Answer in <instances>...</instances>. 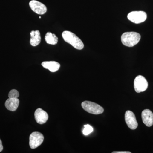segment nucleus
<instances>
[{"label": "nucleus", "instance_id": "2eb2a0df", "mask_svg": "<svg viewBox=\"0 0 153 153\" xmlns=\"http://www.w3.org/2000/svg\"><path fill=\"white\" fill-rule=\"evenodd\" d=\"M84 126V128L82 131V133H83V134L85 135H88L93 131V128L89 125H85Z\"/></svg>", "mask_w": 153, "mask_h": 153}, {"label": "nucleus", "instance_id": "ddd939ff", "mask_svg": "<svg viewBox=\"0 0 153 153\" xmlns=\"http://www.w3.org/2000/svg\"><path fill=\"white\" fill-rule=\"evenodd\" d=\"M31 36L30 43L31 45L33 47H36L40 44L41 41V34L39 30L36 31L33 30L30 33Z\"/></svg>", "mask_w": 153, "mask_h": 153}, {"label": "nucleus", "instance_id": "6e6552de", "mask_svg": "<svg viewBox=\"0 0 153 153\" xmlns=\"http://www.w3.org/2000/svg\"><path fill=\"white\" fill-rule=\"evenodd\" d=\"M125 118L126 123L130 128L134 130L137 128V122L133 112L131 111H127L125 115Z\"/></svg>", "mask_w": 153, "mask_h": 153}, {"label": "nucleus", "instance_id": "4468645a", "mask_svg": "<svg viewBox=\"0 0 153 153\" xmlns=\"http://www.w3.org/2000/svg\"><path fill=\"white\" fill-rule=\"evenodd\" d=\"M45 41L48 44L55 45L58 42V38L54 34L48 32L45 37Z\"/></svg>", "mask_w": 153, "mask_h": 153}, {"label": "nucleus", "instance_id": "0eeeda50", "mask_svg": "<svg viewBox=\"0 0 153 153\" xmlns=\"http://www.w3.org/2000/svg\"><path fill=\"white\" fill-rule=\"evenodd\" d=\"M29 5L33 12L39 15H43L47 12L46 6L42 3L36 0L30 1Z\"/></svg>", "mask_w": 153, "mask_h": 153}, {"label": "nucleus", "instance_id": "20e7f679", "mask_svg": "<svg viewBox=\"0 0 153 153\" xmlns=\"http://www.w3.org/2000/svg\"><path fill=\"white\" fill-rule=\"evenodd\" d=\"M128 19L134 24L144 22L147 19V14L144 11H133L128 15Z\"/></svg>", "mask_w": 153, "mask_h": 153}, {"label": "nucleus", "instance_id": "9b49d317", "mask_svg": "<svg viewBox=\"0 0 153 153\" xmlns=\"http://www.w3.org/2000/svg\"><path fill=\"white\" fill-rule=\"evenodd\" d=\"M41 65L44 68L49 69L52 72L58 71L60 66V63L54 61H44L42 62Z\"/></svg>", "mask_w": 153, "mask_h": 153}, {"label": "nucleus", "instance_id": "423d86ee", "mask_svg": "<svg viewBox=\"0 0 153 153\" xmlns=\"http://www.w3.org/2000/svg\"><path fill=\"white\" fill-rule=\"evenodd\" d=\"M44 140V136L41 133L34 132L30 134V146L32 149H35L41 146Z\"/></svg>", "mask_w": 153, "mask_h": 153}, {"label": "nucleus", "instance_id": "9d476101", "mask_svg": "<svg viewBox=\"0 0 153 153\" xmlns=\"http://www.w3.org/2000/svg\"><path fill=\"white\" fill-rule=\"evenodd\" d=\"M143 123L147 126L151 127L153 125V113L149 109H145L142 113Z\"/></svg>", "mask_w": 153, "mask_h": 153}, {"label": "nucleus", "instance_id": "f03ea898", "mask_svg": "<svg viewBox=\"0 0 153 153\" xmlns=\"http://www.w3.org/2000/svg\"><path fill=\"white\" fill-rule=\"evenodd\" d=\"M140 38L139 33L134 32H126L122 35L121 41L125 46L132 47L139 43Z\"/></svg>", "mask_w": 153, "mask_h": 153}, {"label": "nucleus", "instance_id": "a211bd4d", "mask_svg": "<svg viewBox=\"0 0 153 153\" xmlns=\"http://www.w3.org/2000/svg\"><path fill=\"white\" fill-rule=\"evenodd\" d=\"M113 153H131V152H112Z\"/></svg>", "mask_w": 153, "mask_h": 153}, {"label": "nucleus", "instance_id": "f8f14e48", "mask_svg": "<svg viewBox=\"0 0 153 153\" xmlns=\"http://www.w3.org/2000/svg\"><path fill=\"white\" fill-rule=\"evenodd\" d=\"M19 103L20 101L19 99L9 98L6 100L5 105L9 111H14L18 108Z\"/></svg>", "mask_w": 153, "mask_h": 153}, {"label": "nucleus", "instance_id": "1a4fd4ad", "mask_svg": "<svg viewBox=\"0 0 153 153\" xmlns=\"http://www.w3.org/2000/svg\"><path fill=\"white\" fill-rule=\"evenodd\" d=\"M35 117L36 122L39 124L46 123L49 118L47 113L42 108H38L35 112Z\"/></svg>", "mask_w": 153, "mask_h": 153}, {"label": "nucleus", "instance_id": "6ab92c4d", "mask_svg": "<svg viewBox=\"0 0 153 153\" xmlns=\"http://www.w3.org/2000/svg\"><path fill=\"white\" fill-rule=\"evenodd\" d=\"M39 19H41V16L39 17Z\"/></svg>", "mask_w": 153, "mask_h": 153}, {"label": "nucleus", "instance_id": "f3484780", "mask_svg": "<svg viewBox=\"0 0 153 153\" xmlns=\"http://www.w3.org/2000/svg\"><path fill=\"white\" fill-rule=\"evenodd\" d=\"M3 150V146L1 140L0 139V152H2Z\"/></svg>", "mask_w": 153, "mask_h": 153}, {"label": "nucleus", "instance_id": "39448f33", "mask_svg": "<svg viewBox=\"0 0 153 153\" xmlns=\"http://www.w3.org/2000/svg\"><path fill=\"white\" fill-rule=\"evenodd\" d=\"M148 82L146 79L142 75L136 76L134 80V88L137 93L143 92L147 89Z\"/></svg>", "mask_w": 153, "mask_h": 153}, {"label": "nucleus", "instance_id": "f257e3e1", "mask_svg": "<svg viewBox=\"0 0 153 153\" xmlns=\"http://www.w3.org/2000/svg\"><path fill=\"white\" fill-rule=\"evenodd\" d=\"M63 40L71 44L75 49L81 50L84 47L82 41L74 33L70 31H65L62 34Z\"/></svg>", "mask_w": 153, "mask_h": 153}, {"label": "nucleus", "instance_id": "7ed1b4c3", "mask_svg": "<svg viewBox=\"0 0 153 153\" xmlns=\"http://www.w3.org/2000/svg\"><path fill=\"white\" fill-rule=\"evenodd\" d=\"M81 106L85 111L93 114H101L104 111V109L102 107L92 102H83L81 104Z\"/></svg>", "mask_w": 153, "mask_h": 153}, {"label": "nucleus", "instance_id": "dca6fc26", "mask_svg": "<svg viewBox=\"0 0 153 153\" xmlns=\"http://www.w3.org/2000/svg\"><path fill=\"white\" fill-rule=\"evenodd\" d=\"M8 96L9 98H18L19 96V92L16 89H12L9 92Z\"/></svg>", "mask_w": 153, "mask_h": 153}]
</instances>
